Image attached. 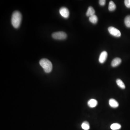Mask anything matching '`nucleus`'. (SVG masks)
Returning a JSON list of instances; mask_svg holds the SVG:
<instances>
[{"mask_svg":"<svg viewBox=\"0 0 130 130\" xmlns=\"http://www.w3.org/2000/svg\"><path fill=\"white\" fill-rule=\"evenodd\" d=\"M52 37L54 39L56 40H64L67 37V34L63 32H58L52 34Z\"/></svg>","mask_w":130,"mask_h":130,"instance_id":"obj_3","label":"nucleus"},{"mask_svg":"<svg viewBox=\"0 0 130 130\" xmlns=\"http://www.w3.org/2000/svg\"><path fill=\"white\" fill-rule=\"evenodd\" d=\"M108 31L109 33L115 37H119L121 36V33L119 30L114 27H110L108 28Z\"/></svg>","mask_w":130,"mask_h":130,"instance_id":"obj_4","label":"nucleus"},{"mask_svg":"<svg viewBox=\"0 0 130 130\" xmlns=\"http://www.w3.org/2000/svg\"><path fill=\"white\" fill-rule=\"evenodd\" d=\"M108 54L106 51H103L99 56V61L101 63L103 64L104 63L107 58Z\"/></svg>","mask_w":130,"mask_h":130,"instance_id":"obj_6","label":"nucleus"},{"mask_svg":"<svg viewBox=\"0 0 130 130\" xmlns=\"http://www.w3.org/2000/svg\"><path fill=\"white\" fill-rule=\"evenodd\" d=\"M59 13L64 18H68L70 15V12L67 8L65 7H62L59 10Z\"/></svg>","mask_w":130,"mask_h":130,"instance_id":"obj_5","label":"nucleus"},{"mask_svg":"<svg viewBox=\"0 0 130 130\" xmlns=\"http://www.w3.org/2000/svg\"><path fill=\"white\" fill-rule=\"evenodd\" d=\"M39 64L43 68L44 72L47 73L50 72L53 68L52 63L47 59H42L39 61Z\"/></svg>","mask_w":130,"mask_h":130,"instance_id":"obj_2","label":"nucleus"},{"mask_svg":"<svg viewBox=\"0 0 130 130\" xmlns=\"http://www.w3.org/2000/svg\"><path fill=\"white\" fill-rule=\"evenodd\" d=\"M121 62V60L120 58H116L114 59L112 61L111 65L113 67H117L120 64Z\"/></svg>","mask_w":130,"mask_h":130,"instance_id":"obj_7","label":"nucleus"},{"mask_svg":"<svg viewBox=\"0 0 130 130\" xmlns=\"http://www.w3.org/2000/svg\"><path fill=\"white\" fill-rule=\"evenodd\" d=\"M95 11L92 7L90 6L88 8L87 11L86 13V15L87 17H90L92 16L95 15Z\"/></svg>","mask_w":130,"mask_h":130,"instance_id":"obj_10","label":"nucleus"},{"mask_svg":"<svg viewBox=\"0 0 130 130\" xmlns=\"http://www.w3.org/2000/svg\"><path fill=\"white\" fill-rule=\"evenodd\" d=\"M89 20L90 21V22L93 24H97L98 21L97 16L96 15H93L89 17Z\"/></svg>","mask_w":130,"mask_h":130,"instance_id":"obj_11","label":"nucleus"},{"mask_svg":"<svg viewBox=\"0 0 130 130\" xmlns=\"http://www.w3.org/2000/svg\"><path fill=\"white\" fill-rule=\"evenodd\" d=\"M116 8L115 4L112 1H110L109 3L108 10L109 11H113Z\"/></svg>","mask_w":130,"mask_h":130,"instance_id":"obj_12","label":"nucleus"},{"mask_svg":"<svg viewBox=\"0 0 130 130\" xmlns=\"http://www.w3.org/2000/svg\"><path fill=\"white\" fill-rule=\"evenodd\" d=\"M87 104L89 107L90 108H94L98 105V101L95 99H92L88 101Z\"/></svg>","mask_w":130,"mask_h":130,"instance_id":"obj_9","label":"nucleus"},{"mask_svg":"<svg viewBox=\"0 0 130 130\" xmlns=\"http://www.w3.org/2000/svg\"><path fill=\"white\" fill-rule=\"evenodd\" d=\"M106 1L105 0H100L99 1V4L101 6H104L106 4Z\"/></svg>","mask_w":130,"mask_h":130,"instance_id":"obj_18","label":"nucleus"},{"mask_svg":"<svg viewBox=\"0 0 130 130\" xmlns=\"http://www.w3.org/2000/svg\"><path fill=\"white\" fill-rule=\"evenodd\" d=\"M124 23L126 27H130V15L127 16L125 17Z\"/></svg>","mask_w":130,"mask_h":130,"instance_id":"obj_16","label":"nucleus"},{"mask_svg":"<svg viewBox=\"0 0 130 130\" xmlns=\"http://www.w3.org/2000/svg\"><path fill=\"white\" fill-rule=\"evenodd\" d=\"M81 127L84 130H89L90 128L89 124L87 121H84L82 123L81 125Z\"/></svg>","mask_w":130,"mask_h":130,"instance_id":"obj_15","label":"nucleus"},{"mask_svg":"<svg viewBox=\"0 0 130 130\" xmlns=\"http://www.w3.org/2000/svg\"><path fill=\"white\" fill-rule=\"evenodd\" d=\"M116 84L117 85L122 89H125V86L124 83L121 79H118L116 81Z\"/></svg>","mask_w":130,"mask_h":130,"instance_id":"obj_13","label":"nucleus"},{"mask_svg":"<svg viewBox=\"0 0 130 130\" xmlns=\"http://www.w3.org/2000/svg\"><path fill=\"white\" fill-rule=\"evenodd\" d=\"M109 104L110 107L113 108H116L119 106L118 102L114 99H111L109 101Z\"/></svg>","mask_w":130,"mask_h":130,"instance_id":"obj_8","label":"nucleus"},{"mask_svg":"<svg viewBox=\"0 0 130 130\" xmlns=\"http://www.w3.org/2000/svg\"><path fill=\"white\" fill-rule=\"evenodd\" d=\"M22 15L19 11H16L13 13L11 17V23L15 28L17 29L20 26L22 20Z\"/></svg>","mask_w":130,"mask_h":130,"instance_id":"obj_1","label":"nucleus"},{"mask_svg":"<svg viewBox=\"0 0 130 130\" xmlns=\"http://www.w3.org/2000/svg\"><path fill=\"white\" fill-rule=\"evenodd\" d=\"M124 3L126 7L130 8V0H125Z\"/></svg>","mask_w":130,"mask_h":130,"instance_id":"obj_17","label":"nucleus"},{"mask_svg":"<svg viewBox=\"0 0 130 130\" xmlns=\"http://www.w3.org/2000/svg\"><path fill=\"white\" fill-rule=\"evenodd\" d=\"M120 124L118 123H114L112 124L110 126L111 129L112 130H119L121 128Z\"/></svg>","mask_w":130,"mask_h":130,"instance_id":"obj_14","label":"nucleus"}]
</instances>
